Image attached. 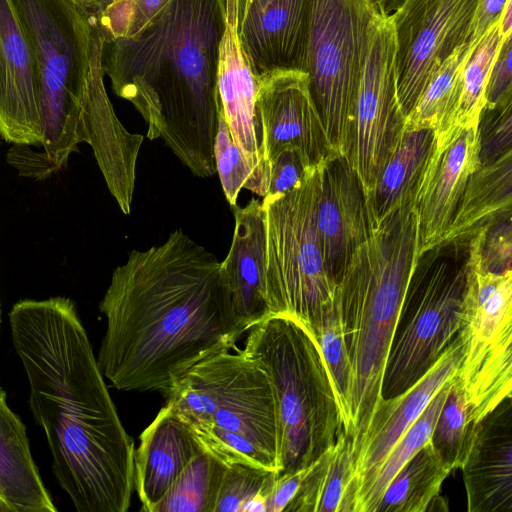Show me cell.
Returning <instances> with one entry per match:
<instances>
[{
  "instance_id": "cell-1",
  "label": "cell",
  "mask_w": 512,
  "mask_h": 512,
  "mask_svg": "<svg viewBox=\"0 0 512 512\" xmlns=\"http://www.w3.org/2000/svg\"><path fill=\"white\" fill-rule=\"evenodd\" d=\"M97 362L118 390L166 393L201 360L235 348L237 323L221 262L181 229L132 250L99 304Z\"/></svg>"
},
{
  "instance_id": "cell-2",
  "label": "cell",
  "mask_w": 512,
  "mask_h": 512,
  "mask_svg": "<svg viewBox=\"0 0 512 512\" xmlns=\"http://www.w3.org/2000/svg\"><path fill=\"white\" fill-rule=\"evenodd\" d=\"M29 383V406L46 435L52 471L78 512H126L134 442L125 431L75 303L21 300L9 313Z\"/></svg>"
},
{
  "instance_id": "cell-3",
  "label": "cell",
  "mask_w": 512,
  "mask_h": 512,
  "mask_svg": "<svg viewBox=\"0 0 512 512\" xmlns=\"http://www.w3.org/2000/svg\"><path fill=\"white\" fill-rule=\"evenodd\" d=\"M226 23L225 0H169L139 33L104 39L102 47L104 75L141 114L147 137H161L201 178L216 173L217 70Z\"/></svg>"
},
{
  "instance_id": "cell-4",
  "label": "cell",
  "mask_w": 512,
  "mask_h": 512,
  "mask_svg": "<svg viewBox=\"0 0 512 512\" xmlns=\"http://www.w3.org/2000/svg\"><path fill=\"white\" fill-rule=\"evenodd\" d=\"M413 203L382 220L352 255L336 287V305L352 367L349 421L357 457L382 401L385 366L398 316L419 261Z\"/></svg>"
},
{
  "instance_id": "cell-5",
  "label": "cell",
  "mask_w": 512,
  "mask_h": 512,
  "mask_svg": "<svg viewBox=\"0 0 512 512\" xmlns=\"http://www.w3.org/2000/svg\"><path fill=\"white\" fill-rule=\"evenodd\" d=\"M242 352L266 373L277 415V476L308 467L336 441L340 412L322 354L295 320L269 316L248 330Z\"/></svg>"
},
{
  "instance_id": "cell-6",
  "label": "cell",
  "mask_w": 512,
  "mask_h": 512,
  "mask_svg": "<svg viewBox=\"0 0 512 512\" xmlns=\"http://www.w3.org/2000/svg\"><path fill=\"white\" fill-rule=\"evenodd\" d=\"M38 69L44 152L60 170L81 139L93 22L72 0H12Z\"/></svg>"
},
{
  "instance_id": "cell-7",
  "label": "cell",
  "mask_w": 512,
  "mask_h": 512,
  "mask_svg": "<svg viewBox=\"0 0 512 512\" xmlns=\"http://www.w3.org/2000/svg\"><path fill=\"white\" fill-rule=\"evenodd\" d=\"M321 166L295 189L262 200L269 314L289 317L305 329L333 307L337 287L326 271L316 228Z\"/></svg>"
},
{
  "instance_id": "cell-8",
  "label": "cell",
  "mask_w": 512,
  "mask_h": 512,
  "mask_svg": "<svg viewBox=\"0 0 512 512\" xmlns=\"http://www.w3.org/2000/svg\"><path fill=\"white\" fill-rule=\"evenodd\" d=\"M452 255L418 264L398 316L382 381V400L413 386L437 361L460 330L468 284V242L453 241ZM420 259V258H419Z\"/></svg>"
},
{
  "instance_id": "cell-9",
  "label": "cell",
  "mask_w": 512,
  "mask_h": 512,
  "mask_svg": "<svg viewBox=\"0 0 512 512\" xmlns=\"http://www.w3.org/2000/svg\"><path fill=\"white\" fill-rule=\"evenodd\" d=\"M370 0H310L305 72L329 141L347 155L373 22Z\"/></svg>"
},
{
  "instance_id": "cell-10",
  "label": "cell",
  "mask_w": 512,
  "mask_h": 512,
  "mask_svg": "<svg viewBox=\"0 0 512 512\" xmlns=\"http://www.w3.org/2000/svg\"><path fill=\"white\" fill-rule=\"evenodd\" d=\"M468 284L459 330L463 357L456 372L479 419L512 388V271L484 272L468 253Z\"/></svg>"
},
{
  "instance_id": "cell-11",
  "label": "cell",
  "mask_w": 512,
  "mask_h": 512,
  "mask_svg": "<svg viewBox=\"0 0 512 512\" xmlns=\"http://www.w3.org/2000/svg\"><path fill=\"white\" fill-rule=\"evenodd\" d=\"M395 77V36L390 18L377 14L355 102L347 158L366 196L396 150L405 128Z\"/></svg>"
},
{
  "instance_id": "cell-12",
  "label": "cell",
  "mask_w": 512,
  "mask_h": 512,
  "mask_svg": "<svg viewBox=\"0 0 512 512\" xmlns=\"http://www.w3.org/2000/svg\"><path fill=\"white\" fill-rule=\"evenodd\" d=\"M479 0H405L390 17L397 98L405 118L444 61L469 42Z\"/></svg>"
},
{
  "instance_id": "cell-13",
  "label": "cell",
  "mask_w": 512,
  "mask_h": 512,
  "mask_svg": "<svg viewBox=\"0 0 512 512\" xmlns=\"http://www.w3.org/2000/svg\"><path fill=\"white\" fill-rule=\"evenodd\" d=\"M256 108L268 166L279 152L289 147L298 149L315 167L337 155L313 99L306 72L278 70L258 77Z\"/></svg>"
},
{
  "instance_id": "cell-14",
  "label": "cell",
  "mask_w": 512,
  "mask_h": 512,
  "mask_svg": "<svg viewBox=\"0 0 512 512\" xmlns=\"http://www.w3.org/2000/svg\"><path fill=\"white\" fill-rule=\"evenodd\" d=\"M316 228L326 271L337 284L354 252L376 229L362 183L345 155L321 166Z\"/></svg>"
},
{
  "instance_id": "cell-15",
  "label": "cell",
  "mask_w": 512,
  "mask_h": 512,
  "mask_svg": "<svg viewBox=\"0 0 512 512\" xmlns=\"http://www.w3.org/2000/svg\"><path fill=\"white\" fill-rule=\"evenodd\" d=\"M103 42L101 30L94 25L88 83L82 105L81 139L92 147L109 191L122 212L129 214L143 136L128 132L114 112L104 85Z\"/></svg>"
},
{
  "instance_id": "cell-16",
  "label": "cell",
  "mask_w": 512,
  "mask_h": 512,
  "mask_svg": "<svg viewBox=\"0 0 512 512\" xmlns=\"http://www.w3.org/2000/svg\"><path fill=\"white\" fill-rule=\"evenodd\" d=\"M0 133L9 143L42 146L37 64L12 0H0Z\"/></svg>"
},
{
  "instance_id": "cell-17",
  "label": "cell",
  "mask_w": 512,
  "mask_h": 512,
  "mask_svg": "<svg viewBox=\"0 0 512 512\" xmlns=\"http://www.w3.org/2000/svg\"><path fill=\"white\" fill-rule=\"evenodd\" d=\"M479 165L478 128H460L442 146L435 143L413 201L420 257L443 242L464 188Z\"/></svg>"
},
{
  "instance_id": "cell-18",
  "label": "cell",
  "mask_w": 512,
  "mask_h": 512,
  "mask_svg": "<svg viewBox=\"0 0 512 512\" xmlns=\"http://www.w3.org/2000/svg\"><path fill=\"white\" fill-rule=\"evenodd\" d=\"M190 427L218 430L244 439L275 462L278 469L272 387L264 370L243 352L215 393L207 418Z\"/></svg>"
},
{
  "instance_id": "cell-19",
  "label": "cell",
  "mask_w": 512,
  "mask_h": 512,
  "mask_svg": "<svg viewBox=\"0 0 512 512\" xmlns=\"http://www.w3.org/2000/svg\"><path fill=\"white\" fill-rule=\"evenodd\" d=\"M226 29L220 44L217 94L232 140L249 168V191L266 195L270 170L265 160L256 108L257 78L241 51L234 11L226 6Z\"/></svg>"
},
{
  "instance_id": "cell-20",
  "label": "cell",
  "mask_w": 512,
  "mask_h": 512,
  "mask_svg": "<svg viewBox=\"0 0 512 512\" xmlns=\"http://www.w3.org/2000/svg\"><path fill=\"white\" fill-rule=\"evenodd\" d=\"M310 0H254L236 21L241 51L256 78L305 72Z\"/></svg>"
},
{
  "instance_id": "cell-21",
  "label": "cell",
  "mask_w": 512,
  "mask_h": 512,
  "mask_svg": "<svg viewBox=\"0 0 512 512\" xmlns=\"http://www.w3.org/2000/svg\"><path fill=\"white\" fill-rule=\"evenodd\" d=\"M462 357L463 343L458 332L434 365L413 386L380 402L356 457V476L360 483L358 496L369 485L393 446L457 372Z\"/></svg>"
},
{
  "instance_id": "cell-22",
  "label": "cell",
  "mask_w": 512,
  "mask_h": 512,
  "mask_svg": "<svg viewBox=\"0 0 512 512\" xmlns=\"http://www.w3.org/2000/svg\"><path fill=\"white\" fill-rule=\"evenodd\" d=\"M469 512H512V400L481 421L461 468Z\"/></svg>"
},
{
  "instance_id": "cell-23",
  "label": "cell",
  "mask_w": 512,
  "mask_h": 512,
  "mask_svg": "<svg viewBox=\"0 0 512 512\" xmlns=\"http://www.w3.org/2000/svg\"><path fill=\"white\" fill-rule=\"evenodd\" d=\"M233 210V238L221 265L235 319L245 332L270 316L265 289L264 210L259 199L244 207L236 205Z\"/></svg>"
},
{
  "instance_id": "cell-24",
  "label": "cell",
  "mask_w": 512,
  "mask_h": 512,
  "mask_svg": "<svg viewBox=\"0 0 512 512\" xmlns=\"http://www.w3.org/2000/svg\"><path fill=\"white\" fill-rule=\"evenodd\" d=\"M203 449L190 425L164 405L142 432L134 452V487L141 510L152 512Z\"/></svg>"
},
{
  "instance_id": "cell-25",
  "label": "cell",
  "mask_w": 512,
  "mask_h": 512,
  "mask_svg": "<svg viewBox=\"0 0 512 512\" xmlns=\"http://www.w3.org/2000/svg\"><path fill=\"white\" fill-rule=\"evenodd\" d=\"M353 438L343 427L335 443L305 468L286 512H355L360 483Z\"/></svg>"
},
{
  "instance_id": "cell-26",
  "label": "cell",
  "mask_w": 512,
  "mask_h": 512,
  "mask_svg": "<svg viewBox=\"0 0 512 512\" xmlns=\"http://www.w3.org/2000/svg\"><path fill=\"white\" fill-rule=\"evenodd\" d=\"M0 497L13 512H55L30 452L25 425L0 387Z\"/></svg>"
},
{
  "instance_id": "cell-27",
  "label": "cell",
  "mask_w": 512,
  "mask_h": 512,
  "mask_svg": "<svg viewBox=\"0 0 512 512\" xmlns=\"http://www.w3.org/2000/svg\"><path fill=\"white\" fill-rule=\"evenodd\" d=\"M512 150L481 163L470 176L443 243L469 238L479 228L511 214Z\"/></svg>"
},
{
  "instance_id": "cell-28",
  "label": "cell",
  "mask_w": 512,
  "mask_h": 512,
  "mask_svg": "<svg viewBox=\"0 0 512 512\" xmlns=\"http://www.w3.org/2000/svg\"><path fill=\"white\" fill-rule=\"evenodd\" d=\"M435 143L431 129L404 130L396 150L367 195L376 227L398 208L413 203Z\"/></svg>"
},
{
  "instance_id": "cell-29",
  "label": "cell",
  "mask_w": 512,
  "mask_h": 512,
  "mask_svg": "<svg viewBox=\"0 0 512 512\" xmlns=\"http://www.w3.org/2000/svg\"><path fill=\"white\" fill-rule=\"evenodd\" d=\"M470 43L457 48L441 65L405 120V129H431L442 146L460 127L456 117L461 94L462 68Z\"/></svg>"
},
{
  "instance_id": "cell-30",
  "label": "cell",
  "mask_w": 512,
  "mask_h": 512,
  "mask_svg": "<svg viewBox=\"0 0 512 512\" xmlns=\"http://www.w3.org/2000/svg\"><path fill=\"white\" fill-rule=\"evenodd\" d=\"M452 470L430 440L397 472L373 512H425L440 499L441 486Z\"/></svg>"
},
{
  "instance_id": "cell-31",
  "label": "cell",
  "mask_w": 512,
  "mask_h": 512,
  "mask_svg": "<svg viewBox=\"0 0 512 512\" xmlns=\"http://www.w3.org/2000/svg\"><path fill=\"white\" fill-rule=\"evenodd\" d=\"M481 421L455 373L430 438L437 456L451 470L462 468Z\"/></svg>"
},
{
  "instance_id": "cell-32",
  "label": "cell",
  "mask_w": 512,
  "mask_h": 512,
  "mask_svg": "<svg viewBox=\"0 0 512 512\" xmlns=\"http://www.w3.org/2000/svg\"><path fill=\"white\" fill-rule=\"evenodd\" d=\"M226 467V462L204 448L152 512H214Z\"/></svg>"
},
{
  "instance_id": "cell-33",
  "label": "cell",
  "mask_w": 512,
  "mask_h": 512,
  "mask_svg": "<svg viewBox=\"0 0 512 512\" xmlns=\"http://www.w3.org/2000/svg\"><path fill=\"white\" fill-rule=\"evenodd\" d=\"M451 379L441 387L418 419L390 450L369 485L359 494L355 512H373L397 472L430 440Z\"/></svg>"
},
{
  "instance_id": "cell-34",
  "label": "cell",
  "mask_w": 512,
  "mask_h": 512,
  "mask_svg": "<svg viewBox=\"0 0 512 512\" xmlns=\"http://www.w3.org/2000/svg\"><path fill=\"white\" fill-rule=\"evenodd\" d=\"M499 20L474 45H470L461 76V94L456 117L460 128H478L485 107L489 73L501 44Z\"/></svg>"
},
{
  "instance_id": "cell-35",
  "label": "cell",
  "mask_w": 512,
  "mask_h": 512,
  "mask_svg": "<svg viewBox=\"0 0 512 512\" xmlns=\"http://www.w3.org/2000/svg\"><path fill=\"white\" fill-rule=\"evenodd\" d=\"M306 330L313 337L322 354L338 404L342 427L346 429L351 401L352 367L336 300L333 307Z\"/></svg>"
},
{
  "instance_id": "cell-36",
  "label": "cell",
  "mask_w": 512,
  "mask_h": 512,
  "mask_svg": "<svg viewBox=\"0 0 512 512\" xmlns=\"http://www.w3.org/2000/svg\"><path fill=\"white\" fill-rule=\"evenodd\" d=\"M276 471L245 463H227L214 512H266Z\"/></svg>"
},
{
  "instance_id": "cell-37",
  "label": "cell",
  "mask_w": 512,
  "mask_h": 512,
  "mask_svg": "<svg viewBox=\"0 0 512 512\" xmlns=\"http://www.w3.org/2000/svg\"><path fill=\"white\" fill-rule=\"evenodd\" d=\"M169 0H107L92 22L104 39L132 37L147 26Z\"/></svg>"
},
{
  "instance_id": "cell-38",
  "label": "cell",
  "mask_w": 512,
  "mask_h": 512,
  "mask_svg": "<svg viewBox=\"0 0 512 512\" xmlns=\"http://www.w3.org/2000/svg\"><path fill=\"white\" fill-rule=\"evenodd\" d=\"M218 130L215 138L214 156L216 173L228 203L234 207L242 188L249 189L251 175L242 153L229 133L217 94Z\"/></svg>"
},
{
  "instance_id": "cell-39",
  "label": "cell",
  "mask_w": 512,
  "mask_h": 512,
  "mask_svg": "<svg viewBox=\"0 0 512 512\" xmlns=\"http://www.w3.org/2000/svg\"><path fill=\"white\" fill-rule=\"evenodd\" d=\"M480 164L512 150V104L484 108L478 124Z\"/></svg>"
},
{
  "instance_id": "cell-40",
  "label": "cell",
  "mask_w": 512,
  "mask_h": 512,
  "mask_svg": "<svg viewBox=\"0 0 512 512\" xmlns=\"http://www.w3.org/2000/svg\"><path fill=\"white\" fill-rule=\"evenodd\" d=\"M512 225L511 214L486 226L478 251V267L493 274L511 270Z\"/></svg>"
},
{
  "instance_id": "cell-41",
  "label": "cell",
  "mask_w": 512,
  "mask_h": 512,
  "mask_svg": "<svg viewBox=\"0 0 512 512\" xmlns=\"http://www.w3.org/2000/svg\"><path fill=\"white\" fill-rule=\"evenodd\" d=\"M317 167L311 166L298 149L285 148L269 163V184L264 197L284 194L295 189Z\"/></svg>"
},
{
  "instance_id": "cell-42",
  "label": "cell",
  "mask_w": 512,
  "mask_h": 512,
  "mask_svg": "<svg viewBox=\"0 0 512 512\" xmlns=\"http://www.w3.org/2000/svg\"><path fill=\"white\" fill-rule=\"evenodd\" d=\"M512 35L503 37L492 64L486 89L485 107L501 108L512 104Z\"/></svg>"
},
{
  "instance_id": "cell-43",
  "label": "cell",
  "mask_w": 512,
  "mask_h": 512,
  "mask_svg": "<svg viewBox=\"0 0 512 512\" xmlns=\"http://www.w3.org/2000/svg\"><path fill=\"white\" fill-rule=\"evenodd\" d=\"M7 161L21 176L38 180L46 179L59 170L44 151L36 152L24 144H14L7 153Z\"/></svg>"
},
{
  "instance_id": "cell-44",
  "label": "cell",
  "mask_w": 512,
  "mask_h": 512,
  "mask_svg": "<svg viewBox=\"0 0 512 512\" xmlns=\"http://www.w3.org/2000/svg\"><path fill=\"white\" fill-rule=\"evenodd\" d=\"M305 468L277 477L266 501V512H286L295 497Z\"/></svg>"
},
{
  "instance_id": "cell-45",
  "label": "cell",
  "mask_w": 512,
  "mask_h": 512,
  "mask_svg": "<svg viewBox=\"0 0 512 512\" xmlns=\"http://www.w3.org/2000/svg\"><path fill=\"white\" fill-rule=\"evenodd\" d=\"M507 2L508 0H479L470 45L476 44L498 22Z\"/></svg>"
},
{
  "instance_id": "cell-46",
  "label": "cell",
  "mask_w": 512,
  "mask_h": 512,
  "mask_svg": "<svg viewBox=\"0 0 512 512\" xmlns=\"http://www.w3.org/2000/svg\"><path fill=\"white\" fill-rule=\"evenodd\" d=\"M378 14L390 18L405 0H370Z\"/></svg>"
},
{
  "instance_id": "cell-47",
  "label": "cell",
  "mask_w": 512,
  "mask_h": 512,
  "mask_svg": "<svg viewBox=\"0 0 512 512\" xmlns=\"http://www.w3.org/2000/svg\"><path fill=\"white\" fill-rule=\"evenodd\" d=\"M500 32L503 37L512 35V0H508L499 19Z\"/></svg>"
},
{
  "instance_id": "cell-48",
  "label": "cell",
  "mask_w": 512,
  "mask_h": 512,
  "mask_svg": "<svg viewBox=\"0 0 512 512\" xmlns=\"http://www.w3.org/2000/svg\"><path fill=\"white\" fill-rule=\"evenodd\" d=\"M253 1L254 0H225V4L234 11L237 21Z\"/></svg>"
},
{
  "instance_id": "cell-49",
  "label": "cell",
  "mask_w": 512,
  "mask_h": 512,
  "mask_svg": "<svg viewBox=\"0 0 512 512\" xmlns=\"http://www.w3.org/2000/svg\"><path fill=\"white\" fill-rule=\"evenodd\" d=\"M82 10H84L90 17H93L97 12L96 0H72Z\"/></svg>"
},
{
  "instance_id": "cell-50",
  "label": "cell",
  "mask_w": 512,
  "mask_h": 512,
  "mask_svg": "<svg viewBox=\"0 0 512 512\" xmlns=\"http://www.w3.org/2000/svg\"><path fill=\"white\" fill-rule=\"evenodd\" d=\"M0 512H13L12 508L0 497Z\"/></svg>"
},
{
  "instance_id": "cell-51",
  "label": "cell",
  "mask_w": 512,
  "mask_h": 512,
  "mask_svg": "<svg viewBox=\"0 0 512 512\" xmlns=\"http://www.w3.org/2000/svg\"><path fill=\"white\" fill-rule=\"evenodd\" d=\"M0 323H1V304H0Z\"/></svg>"
},
{
  "instance_id": "cell-52",
  "label": "cell",
  "mask_w": 512,
  "mask_h": 512,
  "mask_svg": "<svg viewBox=\"0 0 512 512\" xmlns=\"http://www.w3.org/2000/svg\"><path fill=\"white\" fill-rule=\"evenodd\" d=\"M1 138H2V137H1V133H0V139H1Z\"/></svg>"
}]
</instances>
